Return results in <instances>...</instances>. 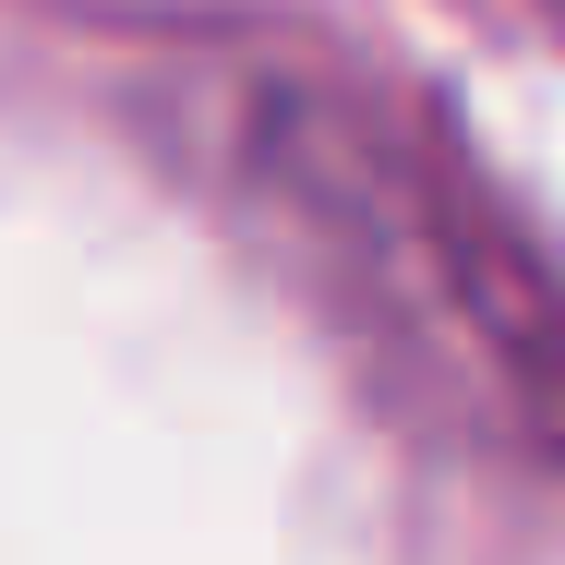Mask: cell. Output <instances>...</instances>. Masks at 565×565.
<instances>
[{
	"instance_id": "cell-2",
	"label": "cell",
	"mask_w": 565,
	"mask_h": 565,
	"mask_svg": "<svg viewBox=\"0 0 565 565\" xmlns=\"http://www.w3.org/2000/svg\"><path fill=\"white\" fill-rule=\"evenodd\" d=\"M554 12H565V0H554Z\"/></svg>"
},
{
	"instance_id": "cell-1",
	"label": "cell",
	"mask_w": 565,
	"mask_h": 565,
	"mask_svg": "<svg viewBox=\"0 0 565 565\" xmlns=\"http://www.w3.org/2000/svg\"><path fill=\"white\" fill-rule=\"evenodd\" d=\"M217 145L241 169V193L277 217V241L361 326H385L409 349L434 373V397H469L493 422L554 409L565 301L530 253V228L457 169L434 109H397V97L349 85L313 49V61L241 73Z\"/></svg>"
}]
</instances>
